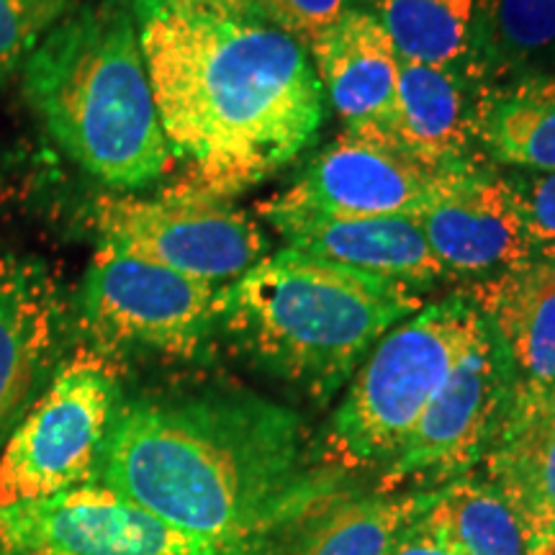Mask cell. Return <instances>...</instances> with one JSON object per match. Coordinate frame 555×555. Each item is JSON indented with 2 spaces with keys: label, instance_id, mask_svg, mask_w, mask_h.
<instances>
[{
  "label": "cell",
  "instance_id": "cell-1",
  "mask_svg": "<svg viewBox=\"0 0 555 555\" xmlns=\"http://www.w3.org/2000/svg\"><path fill=\"white\" fill-rule=\"evenodd\" d=\"M152 95L191 191L227 198L286 168L324 121L309 54L266 26L185 16L165 0H131Z\"/></svg>",
  "mask_w": 555,
  "mask_h": 555
},
{
  "label": "cell",
  "instance_id": "cell-2",
  "mask_svg": "<svg viewBox=\"0 0 555 555\" xmlns=\"http://www.w3.org/2000/svg\"><path fill=\"white\" fill-rule=\"evenodd\" d=\"M101 483L189 535L227 547L314 474L298 416L258 397L139 401L116 412Z\"/></svg>",
  "mask_w": 555,
  "mask_h": 555
},
{
  "label": "cell",
  "instance_id": "cell-3",
  "mask_svg": "<svg viewBox=\"0 0 555 555\" xmlns=\"http://www.w3.org/2000/svg\"><path fill=\"white\" fill-rule=\"evenodd\" d=\"M24 95L65 155L111 189H144L170 168L131 0L62 18L24 62Z\"/></svg>",
  "mask_w": 555,
  "mask_h": 555
},
{
  "label": "cell",
  "instance_id": "cell-4",
  "mask_svg": "<svg viewBox=\"0 0 555 555\" xmlns=\"http://www.w3.org/2000/svg\"><path fill=\"white\" fill-rule=\"evenodd\" d=\"M420 307L406 283L283 247L224 288L219 322L275 376L327 399Z\"/></svg>",
  "mask_w": 555,
  "mask_h": 555
},
{
  "label": "cell",
  "instance_id": "cell-5",
  "mask_svg": "<svg viewBox=\"0 0 555 555\" xmlns=\"http://www.w3.org/2000/svg\"><path fill=\"white\" fill-rule=\"evenodd\" d=\"M486 327L470 294H453L388 330L367 352L330 422L339 468L388 466Z\"/></svg>",
  "mask_w": 555,
  "mask_h": 555
},
{
  "label": "cell",
  "instance_id": "cell-6",
  "mask_svg": "<svg viewBox=\"0 0 555 555\" xmlns=\"http://www.w3.org/2000/svg\"><path fill=\"white\" fill-rule=\"evenodd\" d=\"M119 412V384L95 352L60 367L0 455V509L57 496L99 476Z\"/></svg>",
  "mask_w": 555,
  "mask_h": 555
},
{
  "label": "cell",
  "instance_id": "cell-7",
  "mask_svg": "<svg viewBox=\"0 0 555 555\" xmlns=\"http://www.w3.org/2000/svg\"><path fill=\"white\" fill-rule=\"evenodd\" d=\"M93 224L101 247L211 286L234 283L266 258V237L245 211L191 189L157 198H101Z\"/></svg>",
  "mask_w": 555,
  "mask_h": 555
},
{
  "label": "cell",
  "instance_id": "cell-8",
  "mask_svg": "<svg viewBox=\"0 0 555 555\" xmlns=\"http://www.w3.org/2000/svg\"><path fill=\"white\" fill-rule=\"evenodd\" d=\"M224 288L101 247L82 281L80 309L103 347L191 356L221 317Z\"/></svg>",
  "mask_w": 555,
  "mask_h": 555
},
{
  "label": "cell",
  "instance_id": "cell-9",
  "mask_svg": "<svg viewBox=\"0 0 555 555\" xmlns=\"http://www.w3.org/2000/svg\"><path fill=\"white\" fill-rule=\"evenodd\" d=\"M512 391L509 363L486 322L478 343L455 365L386 466V491L406 481L446 486L468 476L494 440Z\"/></svg>",
  "mask_w": 555,
  "mask_h": 555
},
{
  "label": "cell",
  "instance_id": "cell-10",
  "mask_svg": "<svg viewBox=\"0 0 555 555\" xmlns=\"http://www.w3.org/2000/svg\"><path fill=\"white\" fill-rule=\"evenodd\" d=\"M13 555H219L221 547L150 515L103 483L0 509Z\"/></svg>",
  "mask_w": 555,
  "mask_h": 555
},
{
  "label": "cell",
  "instance_id": "cell-11",
  "mask_svg": "<svg viewBox=\"0 0 555 555\" xmlns=\"http://www.w3.org/2000/svg\"><path fill=\"white\" fill-rule=\"evenodd\" d=\"M468 165H437L384 134L345 131L275 201L343 217H420Z\"/></svg>",
  "mask_w": 555,
  "mask_h": 555
},
{
  "label": "cell",
  "instance_id": "cell-12",
  "mask_svg": "<svg viewBox=\"0 0 555 555\" xmlns=\"http://www.w3.org/2000/svg\"><path fill=\"white\" fill-rule=\"evenodd\" d=\"M433 494H358L335 474H314L266 525L219 555H386Z\"/></svg>",
  "mask_w": 555,
  "mask_h": 555
},
{
  "label": "cell",
  "instance_id": "cell-13",
  "mask_svg": "<svg viewBox=\"0 0 555 555\" xmlns=\"http://www.w3.org/2000/svg\"><path fill=\"white\" fill-rule=\"evenodd\" d=\"M446 275L496 278L535 258L509 178L474 165L414 217Z\"/></svg>",
  "mask_w": 555,
  "mask_h": 555
},
{
  "label": "cell",
  "instance_id": "cell-14",
  "mask_svg": "<svg viewBox=\"0 0 555 555\" xmlns=\"http://www.w3.org/2000/svg\"><path fill=\"white\" fill-rule=\"evenodd\" d=\"M262 217L286 247L406 286H433L446 268L412 217H343L268 201Z\"/></svg>",
  "mask_w": 555,
  "mask_h": 555
},
{
  "label": "cell",
  "instance_id": "cell-15",
  "mask_svg": "<svg viewBox=\"0 0 555 555\" xmlns=\"http://www.w3.org/2000/svg\"><path fill=\"white\" fill-rule=\"evenodd\" d=\"M481 463L519 519L527 555H543L555 540V384L512 391Z\"/></svg>",
  "mask_w": 555,
  "mask_h": 555
},
{
  "label": "cell",
  "instance_id": "cell-16",
  "mask_svg": "<svg viewBox=\"0 0 555 555\" xmlns=\"http://www.w3.org/2000/svg\"><path fill=\"white\" fill-rule=\"evenodd\" d=\"M307 50L347 131L388 137L404 60L380 21L356 9Z\"/></svg>",
  "mask_w": 555,
  "mask_h": 555
},
{
  "label": "cell",
  "instance_id": "cell-17",
  "mask_svg": "<svg viewBox=\"0 0 555 555\" xmlns=\"http://www.w3.org/2000/svg\"><path fill=\"white\" fill-rule=\"evenodd\" d=\"M486 82L466 65L401 62L388 139L437 165L476 163V121Z\"/></svg>",
  "mask_w": 555,
  "mask_h": 555
},
{
  "label": "cell",
  "instance_id": "cell-18",
  "mask_svg": "<svg viewBox=\"0 0 555 555\" xmlns=\"http://www.w3.org/2000/svg\"><path fill=\"white\" fill-rule=\"evenodd\" d=\"M60 330V298L47 268L0 260V435L16 425L50 365Z\"/></svg>",
  "mask_w": 555,
  "mask_h": 555
},
{
  "label": "cell",
  "instance_id": "cell-19",
  "mask_svg": "<svg viewBox=\"0 0 555 555\" xmlns=\"http://www.w3.org/2000/svg\"><path fill=\"white\" fill-rule=\"evenodd\" d=\"M494 330L515 391L555 384V258H532L468 291Z\"/></svg>",
  "mask_w": 555,
  "mask_h": 555
},
{
  "label": "cell",
  "instance_id": "cell-20",
  "mask_svg": "<svg viewBox=\"0 0 555 555\" xmlns=\"http://www.w3.org/2000/svg\"><path fill=\"white\" fill-rule=\"evenodd\" d=\"M476 144L499 165L555 170V75H522L486 88Z\"/></svg>",
  "mask_w": 555,
  "mask_h": 555
},
{
  "label": "cell",
  "instance_id": "cell-21",
  "mask_svg": "<svg viewBox=\"0 0 555 555\" xmlns=\"http://www.w3.org/2000/svg\"><path fill=\"white\" fill-rule=\"evenodd\" d=\"M555 57V0H474L468 67L486 86Z\"/></svg>",
  "mask_w": 555,
  "mask_h": 555
},
{
  "label": "cell",
  "instance_id": "cell-22",
  "mask_svg": "<svg viewBox=\"0 0 555 555\" xmlns=\"http://www.w3.org/2000/svg\"><path fill=\"white\" fill-rule=\"evenodd\" d=\"M420 522L457 555H527L519 519L486 478L468 474L437 486Z\"/></svg>",
  "mask_w": 555,
  "mask_h": 555
},
{
  "label": "cell",
  "instance_id": "cell-23",
  "mask_svg": "<svg viewBox=\"0 0 555 555\" xmlns=\"http://www.w3.org/2000/svg\"><path fill=\"white\" fill-rule=\"evenodd\" d=\"M373 9L404 62H468L474 0H373Z\"/></svg>",
  "mask_w": 555,
  "mask_h": 555
},
{
  "label": "cell",
  "instance_id": "cell-24",
  "mask_svg": "<svg viewBox=\"0 0 555 555\" xmlns=\"http://www.w3.org/2000/svg\"><path fill=\"white\" fill-rule=\"evenodd\" d=\"M75 0H0V86L24 67Z\"/></svg>",
  "mask_w": 555,
  "mask_h": 555
},
{
  "label": "cell",
  "instance_id": "cell-25",
  "mask_svg": "<svg viewBox=\"0 0 555 555\" xmlns=\"http://www.w3.org/2000/svg\"><path fill=\"white\" fill-rule=\"evenodd\" d=\"M260 18L307 50L324 31L358 9V0H255Z\"/></svg>",
  "mask_w": 555,
  "mask_h": 555
},
{
  "label": "cell",
  "instance_id": "cell-26",
  "mask_svg": "<svg viewBox=\"0 0 555 555\" xmlns=\"http://www.w3.org/2000/svg\"><path fill=\"white\" fill-rule=\"evenodd\" d=\"M535 258H555V170L509 178Z\"/></svg>",
  "mask_w": 555,
  "mask_h": 555
},
{
  "label": "cell",
  "instance_id": "cell-27",
  "mask_svg": "<svg viewBox=\"0 0 555 555\" xmlns=\"http://www.w3.org/2000/svg\"><path fill=\"white\" fill-rule=\"evenodd\" d=\"M170 9L185 16L224 21V24H249L260 21L255 0H165Z\"/></svg>",
  "mask_w": 555,
  "mask_h": 555
},
{
  "label": "cell",
  "instance_id": "cell-28",
  "mask_svg": "<svg viewBox=\"0 0 555 555\" xmlns=\"http://www.w3.org/2000/svg\"><path fill=\"white\" fill-rule=\"evenodd\" d=\"M386 555H457L440 535L416 519L401 532L397 543L388 547Z\"/></svg>",
  "mask_w": 555,
  "mask_h": 555
},
{
  "label": "cell",
  "instance_id": "cell-29",
  "mask_svg": "<svg viewBox=\"0 0 555 555\" xmlns=\"http://www.w3.org/2000/svg\"><path fill=\"white\" fill-rule=\"evenodd\" d=\"M543 555H555V540H553V543H551V545H547V547H545V553H543Z\"/></svg>",
  "mask_w": 555,
  "mask_h": 555
},
{
  "label": "cell",
  "instance_id": "cell-30",
  "mask_svg": "<svg viewBox=\"0 0 555 555\" xmlns=\"http://www.w3.org/2000/svg\"><path fill=\"white\" fill-rule=\"evenodd\" d=\"M0 555H13V553H11V551H5V547L0 545Z\"/></svg>",
  "mask_w": 555,
  "mask_h": 555
}]
</instances>
